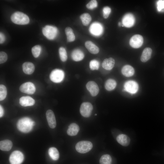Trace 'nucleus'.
I'll return each mask as SVG.
<instances>
[{
    "instance_id": "1",
    "label": "nucleus",
    "mask_w": 164,
    "mask_h": 164,
    "mask_svg": "<svg viewBox=\"0 0 164 164\" xmlns=\"http://www.w3.org/2000/svg\"><path fill=\"white\" fill-rule=\"evenodd\" d=\"M35 122L28 117L22 118L18 121L17 127L18 129L23 133H28L32 129Z\"/></svg>"
},
{
    "instance_id": "2",
    "label": "nucleus",
    "mask_w": 164,
    "mask_h": 164,
    "mask_svg": "<svg viewBox=\"0 0 164 164\" xmlns=\"http://www.w3.org/2000/svg\"><path fill=\"white\" fill-rule=\"evenodd\" d=\"M11 19L14 23L18 25H26L29 22L28 16L20 12H16L13 13L11 16Z\"/></svg>"
},
{
    "instance_id": "3",
    "label": "nucleus",
    "mask_w": 164,
    "mask_h": 164,
    "mask_svg": "<svg viewBox=\"0 0 164 164\" xmlns=\"http://www.w3.org/2000/svg\"><path fill=\"white\" fill-rule=\"evenodd\" d=\"M92 147V143L87 141H80L76 144L75 146L77 151L81 153H85L89 152Z\"/></svg>"
},
{
    "instance_id": "4",
    "label": "nucleus",
    "mask_w": 164,
    "mask_h": 164,
    "mask_svg": "<svg viewBox=\"0 0 164 164\" xmlns=\"http://www.w3.org/2000/svg\"><path fill=\"white\" fill-rule=\"evenodd\" d=\"M42 32L48 39L52 40L54 39L57 36L58 30L56 27L46 25L43 28Z\"/></svg>"
},
{
    "instance_id": "5",
    "label": "nucleus",
    "mask_w": 164,
    "mask_h": 164,
    "mask_svg": "<svg viewBox=\"0 0 164 164\" xmlns=\"http://www.w3.org/2000/svg\"><path fill=\"white\" fill-rule=\"evenodd\" d=\"M64 76V73L63 70L59 69H55L50 73V78L53 82L59 83L63 80Z\"/></svg>"
},
{
    "instance_id": "6",
    "label": "nucleus",
    "mask_w": 164,
    "mask_h": 164,
    "mask_svg": "<svg viewBox=\"0 0 164 164\" xmlns=\"http://www.w3.org/2000/svg\"><path fill=\"white\" fill-rule=\"evenodd\" d=\"M93 109V106L91 103L83 102L81 104L80 108V113L84 117H89L91 115Z\"/></svg>"
},
{
    "instance_id": "7",
    "label": "nucleus",
    "mask_w": 164,
    "mask_h": 164,
    "mask_svg": "<svg viewBox=\"0 0 164 164\" xmlns=\"http://www.w3.org/2000/svg\"><path fill=\"white\" fill-rule=\"evenodd\" d=\"M24 155L19 151H15L11 154L9 161L11 164H21L23 161Z\"/></svg>"
},
{
    "instance_id": "8",
    "label": "nucleus",
    "mask_w": 164,
    "mask_h": 164,
    "mask_svg": "<svg viewBox=\"0 0 164 164\" xmlns=\"http://www.w3.org/2000/svg\"><path fill=\"white\" fill-rule=\"evenodd\" d=\"M124 87L125 91L132 94L136 93L138 88L137 83L133 80H129L126 82Z\"/></svg>"
},
{
    "instance_id": "9",
    "label": "nucleus",
    "mask_w": 164,
    "mask_h": 164,
    "mask_svg": "<svg viewBox=\"0 0 164 164\" xmlns=\"http://www.w3.org/2000/svg\"><path fill=\"white\" fill-rule=\"evenodd\" d=\"M19 90L22 93L32 94L36 91L34 85L32 82H26L22 84L20 87Z\"/></svg>"
},
{
    "instance_id": "10",
    "label": "nucleus",
    "mask_w": 164,
    "mask_h": 164,
    "mask_svg": "<svg viewBox=\"0 0 164 164\" xmlns=\"http://www.w3.org/2000/svg\"><path fill=\"white\" fill-rule=\"evenodd\" d=\"M143 42L142 36L140 35L137 34L133 36L130 39L129 44L132 47L137 48L141 47Z\"/></svg>"
},
{
    "instance_id": "11",
    "label": "nucleus",
    "mask_w": 164,
    "mask_h": 164,
    "mask_svg": "<svg viewBox=\"0 0 164 164\" xmlns=\"http://www.w3.org/2000/svg\"><path fill=\"white\" fill-rule=\"evenodd\" d=\"M89 30L92 34L98 36L102 34L103 29L102 25L100 23L95 22L91 25Z\"/></svg>"
},
{
    "instance_id": "12",
    "label": "nucleus",
    "mask_w": 164,
    "mask_h": 164,
    "mask_svg": "<svg viewBox=\"0 0 164 164\" xmlns=\"http://www.w3.org/2000/svg\"><path fill=\"white\" fill-rule=\"evenodd\" d=\"M86 87L92 96H96L99 93L98 86L94 81H89L86 85Z\"/></svg>"
},
{
    "instance_id": "13",
    "label": "nucleus",
    "mask_w": 164,
    "mask_h": 164,
    "mask_svg": "<svg viewBox=\"0 0 164 164\" xmlns=\"http://www.w3.org/2000/svg\"><path fill=\"white\" fill-rule=\"evenodd\" d=\"M122 22L124 26L127 27H131L133 26L135 23L134 17L131 13L126 14L123 16Z\"/></svg>"
},
{
    "instance_id": "14",
    "label": "nucleus",
    "mask_w": 164,
    "mask_h": 164,
    "mask_svg": "<svg viewBox=\"0 0 164 164\" xmlns=\"http://www.w3.org/2000/svg\"><path fill=\"white\" fill-rule=\"evenodd\" d=\"M46 116L50 127L52 128H55L56 126V121L53 111L51 110H47L46 113Z\"/></svg>"
},
{
    "instance_id": "15",
    "label": "nucleus",
    "mask_w": 164,
    "mask_h": 164,
    "mask_svg": "<svg viewBox=\"0 0 164 164\" xmlns=\"http://www.w3.org/2000/svg\"><path fill=\"white\" fill-rule=\"evenodd\" d=\"M35 103L34 100L29 96L22 97L19 99L20 104L24 107L32 106Z\"/></svg>"
},
{
    "instance_id": "16",
    "label": "nucleus",
    "mask_w": 164,
    "mask_h": 164,
    "mask_svg": "<svg viewBox=\"0 0 164 164\" xmlns=\"http://www.w3.org/2000/svg\"><path fill=\"white\" fill-rule=\"evenodd\" d=\"M116 140L119 143L124 146L128 145L130 142L129 137L124 134L118 135L116 137Z\"/></svg>"
},
{
    "instance_id": "17",
    "label": "nucleus",
    "mask_w": 164,
    "mask_h": 164,
    "mask_svg": "<svg viewBox=\"0 0 164 164\" xmlns=\"http://www.w3.org/2000/svg\"><path fill=\"white\" fill-rule=\"evenodd\" d=\"M22 70L26 74L30 75L32 74L35 70L34 64L31 62H26L22 65Z\"/></svg>"
},
{
    "instance_id": "18",
    "label": "nucleus",
    "mask_w": 164,
    "mask_h": 164,
    "mask_svg": "<svg viewBox=\"0 0 164 164\" xmlns=\"http://www.w3.org/2000/svg\"><path fill=\"white\" fill-rule=\"evenodd\" d=\"M85 45L88 51L91 53L96 54L99 52V48L90 41H86Z\"/></svg>"
},
{
    "instance_id": "19",
    "label": "nucleus",
    "mask_w": 164,
    "mask_h": 164,
    "mask_svg": "<svg viewBox=\"0 0 164 164\" xmlns=\"http://www.w3.org/2000/svg\"><path fill=\"white\" fill-rule=\"evenodd\" d=\"M115 64L114 60L112 58L105 59L103 61L102 66L105 69L111 70L114 67Z\"/></svg>"
},
{
    "instance_id": "20",
    "label": "nucleus",
    "mask_w": 164,
    "mask_h": 164,
    "mask_svg": "<svg viewBox=\"0 0 164 164\" xmlns=\"http://www.w3.org/2000/svg\"><path fill=\"white\" fill-rule=\"evenodd\" d=\"M71 56L72 59L76 61L82 60L84 55L83 53L80 50L76 49L74 50L71 53Z\"/></svg>"
},
{
    "instance_id": "21",
    "label": "nucleus",
    "mask_w": 164,
    "mask_h": 164,
    "mask_svg": "<svg viewBox=\"0 0 164 164\" xmlns=\"http://www.w3.org/2000/svg\"><path fill=\"white\" fill-rule=\"evenodd\" d=\"M152 49L149 47L145 48L143 50L141 56V61L145 62L148 61L151 58L152 53Z\"/></svg>"
},
{
    "instance_id": "22",
    "label": "nucleus",
    "mask_w": 164,
    "mask_h": 164,
    "mask_svg": "<svg viewBox=\"0 0 164 164\" xmlns=\"http://www.w3.org/2000/svg\"><path fill=\"white\" fill-rule=\"evenodd\" d=\"M79 130V127L77 124L75 123H72L69 126L67 133L70 136H75L77 134Z\"/></svg>"
},
{
    "instance_id": "23",
    "label": "nucleus",
    "mask_w": 164,
    "mask_h": 164,
    "mask_svg": "<svg viewBox=\"0 0 164 164\" xmlns=\"http://www.w3.org/2000/svg\"><path fill=\"white\" fill-rule=\"evenodd\" d=\"M121 71L122 74L126 77L132 76L135 73L134 68L131 66L128 65L124 66L122 67Z\"/></svg>"
},
{
    "instance_id": "24",
    "label": "nucleus",
    "mask_w": 164,
    "mask_h": 164,
    "mask_svg": "<svg viewBox=\"0 0 164 164\" xmlns=\"http://www.w3.org/2000/svg\"><path fill=\"white\" fill-rule=\"evenodd\" d=\"M12 146V142L9 140H5L0 142V149L4 151L10 150Z\"/></svg>"
},
{
    "instance_id": "25",
    "label": "nucleus",
    "mask_w": 164,
    "mask_h": 164,
    "mask_svg": "<svg viewBox=\"0 0 164 164\" xmlns=\"http://www.w3.org/2000/svg\"><path fill=\"white\" fill-rule=\"evenodd\" d=\"M116 85L117 83L115 80L112 79H109L106 81L104 87L106 90L111 91L115 88Z\"/></svg>"
},
{
    "instance_id": "26",
    "label": "nucleus",
    "mask_w": 164,
    "mask_h": 164,
    "mask_svg": "<svg viewBox=\"0 0 164 164\" xmlns=\"http://www.w3.org/2000/svg\"><path fill=\"white\" fill-rule=\"evenodd\" d=\"M67 39L68 42L74 41L75 39V36L73 33L72 29L70 27H67L65 29Z\"/></svg>"
},
{
    "instance_id": "27",
    "label": "nucleus",
    "mask_w": 164,
    "mask_h": 164,
    "mask_svg": "<svg viewBox=\"0 0 164 164\" xmlns=\"http://www.w3.org/2000/svg\"><path fill=\"white\" fill-rule=\"evenodd\" d=\"M48 153L51 158L54 160H57L59 157L58 150L55 147H51L48 150Z\"/></svg>"
},
{
    "instance_id": "28",
    "label": "nucleus",
    "mask_w": 164,
    "mask_h": 164,
    "mask_svg": "<svg viewBox=\"0 0 164 164\" xmlns=\"http://www.w3.org/2000/svg\"><path fill=\"white\" fill-rule=\"evenodd\" d=\"M80 18L82 24L85 26H87L91 20L90 15L88 13H84L80 15Z\"/></svg>"
},
{
    "instance_id": "29",
    "label": "nucleus",
    "mask_w": 164,
    "mask_h": 164,
    "mask_svg": "<svg viewBox=\"0 0 164 164\" xmlns=\"http://www.w3.org/2000/svg\"><path fill=\"white\" fill-rule=\"evenodd\" d=\"M111 158L108 154H105L102 156L99 161L100 164H111Z\"/></svg>"
},
{
    "instance_id": "30",
    "label": "nucleus",
    "mask_w": 164,
    "mask_h": 164,
    "mask_svg": "<svg viewBox=\"0 0 164 164\" xmlns=\"http://www.w3.org/2000/svg\"><path fill=\"white\" fill-rule=\"evenodd\" d=\"M59 56L61 60L66 61L67 58V54L65 49L63 47H60L59 50Z\"/></svg>"
},
{
    "instance_id": "31",
    "label": "nucleus",
    "mask_w": 164,
    "mask_h": 164,
    "mask_svg": "<svg viewBox=\"0 0 164 164\" xmlns=\"http://www.w3.org/2000/svg\"><path fill=\"white\" fill-rule=\"evenodd\" d=\"M41 49V46L39 45H36L32 47V52L34 57L37 58L39 56L40 53Z\"/></svg>"
},
{
    "instance_id": "32",
    "label": "nucleus",
    "mask_w": 164,
    "mask_h": 164,
    "mask_svg": "<svg viewBox=\"0 0 164 164\" xmlns=\"http://www.w3.org/2000/svg\"><path fill=\"white\" fill-rule=\"evenodd\" d=\"M7 95V89L5 86L3 85H0V101L4 100Z\"/></svg>"
},
{
    "instance_id": "33",
    "label": "nucleus",
    "mask_w": 164,
    "mask_h": 164,
    "mask_svg": "<svg viewBox=\"0 0 164 164\" xmlns=\"http://www.w3.org/2000/svg\"><path fill=\"white\" fill-rule=\"evenodd\" d=\"M99 63L97 60H93L91 61L89 63V67L91 70H97L99 67Z\"/></svg>"
},
{
    "instance_id": "34",
    "label": "nucleus",
    "mask_w": 164,
    "mask_h": 164,
    "mask_svg": "<svg viewBox=\"0 0 164 164\" xmlns=\"http://www.w3.org/2000/svg\"><path fill=\"white\" fill-rule=\"evenodd\" d=\"M97 3L95 0L91 1L86 5V7L88 9L91 10L97 7Z\"/></svg>"
},
{
    "instance_id": "35",
    "label": "nucleus",
    "mask_w": 164,
    "mask_h": 164,
    "mask_svg": "<svg viewBox=\"0 0 164 164\" xmlns=\"http://www.w3.org/2000/svg\"><path fill=\"white\" fill-rule=\"evenodd\" d=\"M103 16L104 19L107 18L111 12V9L108 6H106L104 7L103 9Z\"/></svg>"
},
{
    "instance_id": "36",
    "label": "nucleus",
    "mask_w": 164,
    "mask_h": 164,
    "mask_svg": "<svg viewBox=\"0 0 164 164\" xmlns=\"http://www.w3.org/2000/svg\"><path fill=\"white\" fill-rule=\"evenodd\" d=\"M8 59L7 54L5 52L1 51L0 52V63L2 64L5 62Z\"/></svg>"
},
{
    "instance_id": "37",
    "label": "nucleus",
    "mask_w": 164,
    "mask_h": 164,
    "mask_svg": "<svg viewBox=\"0 0 164 164\" xmlns=\"http://www.w3.org/2000/svg\"><path fill=\"white\" fill-rule=\"evenodd\" d=\"M157 9L158 11L164 10V0H160L157 2Z\"/></svg>"
},
{
    "instance_id": "38",
    "label": "nucleus",
    "mask_w": 164,
    "mask_h": 164,
    "mask_svg": "<svg viewBox=\"0 0 164 164\" xmlns=\"http://www.w3.org/2000/svg\"><path fill=\"white\" fill-rule=\"evenodd\" d=\"M5 40V37L4 35L2 32L0 33V43H2Z\"/></svg>"
},
{
    "instance_id": "39",
    "label": "nucleus",
    "mask_w": 164,
    "mask_h": 164,
    "mask_svg": "<svg viewBox=\"0 0 164 164\" xmlns=\"http://www.w3.org/2000/svg\"><path fill=\"white\" fill-rule=\"evenodd\" d=\"M4 114V110L1 105H0V117H2Z\"/></svg>"
},
{
    "instance_id": "40",
    "label": "nucleus",
    "mask_w": 164,
    "mask_h": 164,
    "mask_svg": "<svg viewBox=\"0 0 164 164\" xmlns=\"http://www.w3.org/2000/svg\"><path fill=\"white\" fill-rule=\"evenodd\" d=\"M118 25H119V26H121V23L120 22H119Z\"/></svg>"
},
{
    "instance_id": "41",
    "label": "nucleus",
    "mask_w": 164,
    "mask_h": 164,
    "mask_svg": "<svg viewBox=\"0 0 164 164\" xmlns=\"http://www.w3.org/2000/svg\"><path fill=\"white\" fill-rule=\"evenodd\" d=\"M97 115V114H95V115Z\"/></svg>"
}]
</instances>
